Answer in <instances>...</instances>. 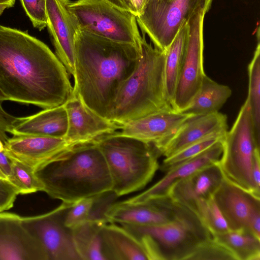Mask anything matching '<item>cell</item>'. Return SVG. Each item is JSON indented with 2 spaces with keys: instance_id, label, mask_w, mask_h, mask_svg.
Here are the masks:
<instances>
[{
  "instance_id": "6da1fadb",
  "label": "cell",
  "mask_w": 260,
  "mask_h": 260,
  "mask_svg": "<svg viewBox=\"0 0 260 260\" xmlns=\"http://www.w3.org/2000/svg\"><path fill=\"white\" fill-rule=\"evenodd\" d=\"M69 74L44 43L0 25V90L8 101L43 109L63 105L73 89Z\"/></svg>"
},
{
  "instance_id": "7a4b0ae2",
  "label": "cell",
  "mask_w": 260,
  "mask_h": 260,
  "mask_svg": "<svg viewBox=\"0 0 260 260\" xmlns=\"http://www.w3.org/2000/svg\"><path fill=\"white\" fill-rule=\"evenodd\" d=\"M140 56L141 48L79 29L75 39L73 91L89 109L110 120L118 92Z\"/></svg>"
},
{
  "instance_id": "3957f363",
  "label": "cell",
  "mask_w": 260,
  "mask_h": 260,
  "mask_svg": "<svg viewBox=\"0 0 260 260\" xmlns=\"http://www.w3.org/2000/svg\"><path fill=\"white\" fill-rule=\"evenodd\" d=\"M43 190L73 204L112 191L105 157L94 141L76 145L35 170Z\"/></svg>"
},
{
  "instance_id": "277c9868",
  "label": "cell",
  "mask_w": 260,
  "mask_h": 260,
  "mask_svg": "<svg viewBox=\"0 0 260 260\" xmlns=\"http://www.w3.org/2000/svg\"><path fill=\"white\" fill-rule=\"evenodd\" d=\"M145 35L142 32L139 63L120 88L110 113V120L122 125L156 112L173 109L165 86L166 51L152 47Z\"/></svg>"
},
{
  "instance_id": "5b68a950",
  "label": "cell",
  "mask_w": 260,
  "mask_h": 260,
  "mask_svg": "<svg viewBox=\"0 0 260 260\" xmlns=\"http://www.w3.org/2000/svg\"><path fill=\"white\" fill-rule=\"evenodd\" d=\"M106 162L112 191L119 197L143 188L159 169L161 155L152 144L121 135L119 132L95 141Z\"/></svg>"
},
{
  "instance_id": "8992f818",
  "label": "cell",
  "mask_w": 260,
  "mask_h": 260,
  "mask_svg": "<svg viewBox=\"0 0 260 260\" xmlns=\"http://www.w3.org/2000/svg\"><path fill=\"white\" fill-rule=\"evenodd\" d=\"M120 225L140 240L149 260H189L200 245L213 238L197 214L179 204L175 217L170 222Z\"/></svg>"
},
{
  "instance_id": "52a82bcc",
  "label": "cell",
  "mask_w": 260,
  "mask_h": 260,
  "mask_svg": "<svg viewBox=\"0 0 260 260\" xmlns=\"http://www.w3.org/2000/svg\"><path fill=\"white\" fill-rule=\"evenodd\" d=\"M222 142L223 151L218 164L224 177L260 197L255 190L252 175L255 152L260 150V145L256 140L247 97Z\"/></svg>"
},
{
  "instance_id": "ba28073f",
  "label": "cell",
  "mask_w": 260,
  "mask_h": 260,
  "mask_svg": "<svg viewBox=\"0 0 260 260\" xmlns=\"http://www.w3.org/2000/svg\"><path fill=\"white\" fill-rule=\"evenodd\" d=\"M68 8L80 29L141 48L136 15L104 0L69 1Z\"/></svg>"
},
{
  "instance_id": "9c48e42d",
  "label": "cell",
  "mask_w": 260,
  "mask_h": 260,
  "mask_svg": "<svg viewBox=\"0 0 260 260\" xmlns=\"http://www.w3.org/2000/svg\"><path fill=\"white\" fill-rule=\"evenodd\" d=\"M207 0H147L138 25L154 47L166 51L183 24L202 10Z\"/></svg>"
},
{
  "instance_id": "30bf717a",
  "label": "cell",
  "mask_w": 260,
  "mask_h": 260,
  "mask_svg": "<svg viewBox=\"0 0 260 260\" xmlns=\"http://www.w3.org/2000/svg\"><path fill=\"white\" fill-rule=\"evenodd\" d=\"M72 205L62 202L47 213L22 217L23 225L42 245L48 260H81L75 248L72 230L64 223L66 213Z\"/></svg>"
},
{
  "instance_id": "8fae6325",
  "label": "cell",
  "mask_w": 260,
  "mask_h": 260,
  "mask_svg": "<svg viewBox=\"0 0 260 260\" xmlns=\"http://www.w3.org/2000/svg\"><path fill=\"white\" fill-rule=\"evenodd\" d=\"M205 10L189 21V32L172 106L177 112L184 110L200 89L204 76L203 23Z\"/></svg>"
},
{
  "instance_id": "7c38bea8",
  "label": "cell",
  "mask_w": 260,
  "mask_h": 260,
  "mask_svg": "<svg viewBox=\"0 0 260 260\" xmlns=\"http://www.w3.org/2000/svg\"><path fill=\"white\" fill-rule=\"evenodd\" d=\"M63 105L68 120L64 138L74 146L94 142L104 136L117 132L123 126L93 112L73 90Z\"/></svg>"
},
{
  "instance_id": "4fadbf2b",
  "label": "cell",
  "mask_w": 260,
  "mask_h": 260,
  "mask_svg": "<svg viewBox=\"0 0 260 260\" xmlns=\"http://www.w3.org/2000/svg\"><path fill=\"white\" fill-rule=\"evenodd\" d=\"M177 207L178 204L168 196L138 203L125 200L112 204L106 210L104 217L107 223L159 224L173 220Z\"/></svg>"
},
{
  "instance_id": "5bb4252c",
  "label": "cell",
  "mask_w": 260,
  "mask_h": 260,
  "mask_svg": "<svg viewBox=\"0 0 260 260\" xmlns=\"http://www.w3.org/2000/svg\"><path fill=\"white\" fill-rule=\"evenodd\" d=\"M0 260H48L42 245L16 214L0 212Z\"/></svg>"
},
{
  "instance_id": "9a60e30c",
  "label": "cell",
  "mask_w": 260,
  "mask_h": 260,
  "mask_svg": "<svg viewBox=\"0 0 260 260\" xmlns=\"http://www.w3.org/2000/svg\"><path fill=\"white\" fill-rule=\"evenodd\" d=\"M69 0H46L47 27L51 36L56 55L67 72L74 73L75 39L79 29L68 8Z\"/></svg>"
},
{
  "instance_id": "2e32d148",
  "label": "cell",
  "mask_w": 260,
  "mask_h": 260,
  "mask_svg": "<svg viewBox=\"0 0 260 260\" xmlns=\"http://www.w3.org/2000/svg\"><path fill=\"white\" fill-rule=\"evenodd\" d=\"M75 146L64 138L38 136H13L5 144V151L10 157L35 170Z\"/></svg>"
},
{
  "instance_id": "e0dca14e",
  "label": "cell",
  "mask_w": 260,
  "mask_h": 260,
  "mask_svg": "<svg viewBox=\"0 0 260 260\" xmlns=\"http://www.w3.org/2000/svg\"><path fill=\"white\" fill-rule=\"evenodd\" d=\"M190 115L173 109L162 110L124 125L119 133L152 144L159 151Z\"/></svg>"
},
{
  "instance_id": "ac0fdd59",
  "label": "cell",
  "mask_w": 260,
  "mask_h": 260,
  "mask_svg": "<svg viewBox=\"0 0 260 260\" xmlns=\"http://www.w3.org/2000/svg\"><path fill=\"white\" fill-rule=\"evenodd\" d=\"M229 230L247 229L252 215L260 210V197L224 177L213 196Z\"/></svg>"
},
{
  "instance_id": "d6986e66",
  "label": "cell",
  "mask_w": 260,
  "mask_h": 260,
  "mask_svg": "<svg viewBox=\"0 0 260 260\" xmlns=\"http://www.w3.org/2000/svg\"><path fill=\"white\" fill-rule=\"evenodd\" d=\"M218 162L178 181L171 186L168 196L175 203L194 212L197 202L213 197L224 178Z\"/></svg>"
},
{
  "instance_id": "ffe728a7",
  "label": "cell",
  "mask_w": 260,
  "mask_h": 260,
  "mask_svg": "<svg viewBox=\"0 0 260 260\" xmlns=\"http://www.w3.org/2000/svg\"><path fill=\"white\" fill-rule=\"evenodd\" d=\"M228 128L226 116L219 112L191 115L159 152L161 155L169 157L212 134L226 132Z\"/></svg>"
},
{
  "instance_id": "44dd1931",
  "label": "cell",
  "mask_w": 260,
  "mask_h": 260,
  "mask_svg": "<svg viewBox=\"0 0 260 260\" xmlns=\"http://www.w3.org/2000/svg\"><path fill=\"white\" fill-rule=\"evenodd\" d=\"M223 140L198 156L166 172V174L150 187L126 201L138 203L168 196L171 186L178 181L207 166L218 162L223 151Z\"/></svg>"
},
{
  "instance_id": "7402d4cb",
  "label": "cell",
  "mask_w": 260,
  "mask_h": 260,
  "mask_svg": "<svg viewBox=\"0 0 260 260\" xmlns=\"http://www.w3.org/2000/svg\"><path fill=\"white\" fill-rule=\"evenodd\" d=\"M68 125L63 105L45 109L35 114L17 117L8 131L13 136H38L64 138Z\"/></svg>"
},
{
  "instance_id": "603a6c76",
  "label": "cell",
  "mask_w": 260,
  "mask_h": 260,
  "mask_svg": "<svg viewBox=\"0 0 260 260\" xmlns=\"http://www.w3.org/2000/svg\"><path fill=\"white\" fill-rule=\"evenodd\" d=\"M101 235L106 260H149L142 243L123 226L106 223Z\"/></svg>"
},
{
  "instance_id": "cb8c5ba5",
  "label": "cell",
  "mask_w": 260,
  "mask_h": 260,
  "mask_svg": "<svg viewBox=\"0 0 260 260\" xmlns=\"http://www.w3.org/2000/svg\"><path fill=\"white\" fill-rule=\"evenodd\" d=\"M232 93L228 86L219 84L205 75L201 87L192 101L181 112L196 115L218 112Z\"/></svg>"
},
{
  "instance_id": "d4e9b609",
  "label": "cell",
  "mask_w": 260,
  "mask_h": 260,
  "mask_svg": "<svg viewBox=\"0 0 260 260\" xmlns=\"http://www.w3.org/2000/svg\"><path fill=\"white\" fill-rule=\"evenodd\" d=\"M105 221L89 219L72 230L76 249L81 260H106L101 230Z\"/></svg>"
},
{
  "instance_id": "484cf974",
  "label": "cell",
  "mask_w": 260,
  "mask_h": 260,
  "mask_svg": "<svg viewBox=\"0 0 260 260\" xmlns=\"http://www.w3.org/2000/svg\"><path fill=\"white\" fill-rule=\"evenodd\" d=\"M189 32V23L186 22L179 30L166 51L165 64V86L167 96L171 105L188 42Z\"/></svg>"
},
{
  "instance_id": "4316f807",
  "label": "cell",
  "mask_w": 260,
  "mask_h": 260,
  "mask_svg": "<svg viewBox=\"0 0 260 260\" xmlns=\"http://www.w3.org/2000/svg\"><path fill=\"white\" fill-rule=\"evenodd\" d=\"M213 238L231 252L235 260H260V238L248 229L229 230Z\"/></svg>"
},
{
  "instance_id": "83f0119b",
  "label": "cell",
  "mask_w": 260,
  "mask_h": 260,
  "mask_svg": "<svg viewBox=\"0 0 260 260\" xmlns=\"http://www.w3.org/2000/svg\"><path fill=\"white\" fill-rule=\"evenodd\" d=\"M257 31V44L253 58L248 67L249 78L248 98L254 134L260 145V44Z\"/></svg>"
},
{
  "instance_id": "f1b7e54d",
  "label": "cell",
  "mask_w": 260,
  "mask_h": 260,
  "mask_svg": "<svg viewBox=\"0 0 260 260\" xmlns=\"http://www.w3.org/2000/svg\"><path fill=\"white\" fill-rule=\"evenodd\" d=\"M226 132H221L212 134L165 157L162 164L159 165V169L166 172L179 164L198 156L215 143L223 140Z\"/></svg>"
},
{
  "instance_id": "f546056e",
  "label": "cell",
  "mask_w": 260,
  "mask_h": 260,
  "mask_svg": "<svg viewBox=\"0 0 260 260\" xmlns=\"http://www.w3.org/2000/svg\"><path fill=\"white\" fill-rule=\"evenodd\" d=\"M194 212L212 236L229 230L226 221L213 197L198 201L196 204Z\"/></svg>"
},
{
  "instance_id": "4dcf8cb0",
  "label": "cell",
  "mask_w": 260,
  "mask_h": 260,
  "mask_svg": "<svg viewBox=\"0 0 260 260\" xmlns=\"http://www.w3.org/2000/svg\"><path fill=\"white\" fill-rule=\"evenodd\" d=\"M11 176L9 181L19 190L21 194L42 191V185L36 176L35 170L30 166L9 157Z\"/></svg>"
},
{
  "instance_id": "1f68e13d",
  "label": "cell",
  "mask_w": 260,
  "mask_h": 260,
  "mask_svg": "<svg viewBox=\"0 0 260 260\" xmlns=\"http://www.w3.org/2000/svg\"><path fill=\"white\" fill-rule=\"evenodd\" d=\"M95 197L84 198L72 204L64 216L67 228L73 230L89 219Z\"/></svg>"
},
{
  "instance_id": "d6a6232c",
  "label": "cell",
  "mask_w": 260,
  "mask_h": 260,
  "mask_svg": "<svg viewBox=\"0 0 260 260\" xmlns=\"http://www.w3.org/2000/svg\"><path fill=\"white\" fill-rule=\"evenodd\" d=\"M235 260L231 252L214 238L200 245L189 260Z\"/></svg>"
},
{
  "instance_id": "836d02e7",
  "label": "cell",
  "mask_w": 260,
  "mask_h": 260,
  "mask_svg": "<svg viewBox=\"0 0 260 260\" xmlns=\"http://www.w3.org/2000/svg\"><path fill=\"white\" fill-rule=\"evenodd\" d=\"M34 27L41 31L47 27L46 0H20Z\"/></svg>"
},
{
  "instance_id": "e575fe53",
  "label": "cell",
  "mask_w": 260,
  "mask_h": 260,
  "mask_svg": "<svg viewBox=\"0 0 260 260\" xmlns=\"http://www.w3.org/2000/svg\"><path fill=\"white\" fill-rule=\"evenodd\" d=\"M19 194V190L12 183L0 176V212L12 208Z\"/></svg>"
},
{
  "instance_id": "d590c367",
  "label": "cell",
  "mask_w": 260,
  "mask_h": 260,
  "mask_svg": "<svg viewBox=\"0 0 260 260\" xmlns=\"http://www.w3.org/2000/svg\"><path fill=\"white\" fill-rule=\"evenodd\" d=\"M6 101H8L7 98L0 90V140L4 144L9 138L7 133H8L17 118L4 110L3 103Z\"/></svg>"
},
{
  "instance_id": "8d00e7d4",
  "label": "cell",
  "mask_w": 260,
  "mask_h": 260,
  "mask_svg": "<svg viewBox=\"0 0 260 260\" xmlns=\"http://www.w3.org/2000/svg\"><path fill=\"white\" fill-rule=\"evenodd\" d=\"M260 150H256L252 167V180L256 192L260 194Z\"/></svg>"
},
{
  "instance_id": "74e56055",
  "label": "cell",
  "mask_w": 260,
  "mask_h": 260,
  "mask_svg": "<svg viewBox=\"0 0 260 260\" xmlns=\"http://www.w3.org/2000/svg\"><path fill=\"white\" fill-rule=\"evenodd\" d=\"M247 229L260 238V210L255 211L249 219Z\"/></svg>"
},
{
  "instance_id": "f35d334b",
  "label": "cell",
  "mask_w": 260,
  "mask_h": 260,
  "mask_svg": "<svg viewBox=\"0 0 260 260\" xmlns=\"http://www.w3.org/2000/svg\"><path fill=\"white\" fill-rule=\"evenodd\" d=\"M112 5L135 14L132 0H104Z\"/></svg>"
},
{
  "instance_id": "ab89813d",
  "label": "cell",
  "mask_w": 260,
  "mask_h": 260,
  "mask_svg": "<svg viewBox=\"0 0 260 260\" xmlns=\"http://www.w3.org/2000/svg\"><path fill=\"white\" fill-rule=\"evenodd\" d=\"M136 17L142 12L147 0H132Z\"/></svg>"
},
{
  "instance_id": "60d3db41",
  "label": "cell",
  "mask_w": 260,
  "mask_h": 260,
  "mask_svg": "<svg viewBox=\"0 0 260 260\" xmlns=\"http://www.w3.org/2000/svg\"><path fill=\"white\" fill-rule=\"evenodd\" d=\"M16 0H0V4L8 5L10 8L14 6Z\"/></svg>"
},
{
  "instance_id": "b9f144b4",
  "label": "cell",
  "mask_w": 260,
  "mask_h": 260,
  "mask_svg": "<svg viewBox=\"0 0 260 260\" xmlns=\"http://www.w3.org/2000/svg\"><path fill=\"white\" fill-rule=\"evenodd\" d=\"M212 1L213 0H207L205 9V13H207L208 12V11L209 10L210 7L211 6V4H212Z\"/></svg>"
},
{
  "instance_id": "7bdbcfd3",
  "label": "cell",
  "mask_w": 260,
  "mask_h": 260,
  "mask_svg": "<svg viewBox=\"0 0 260 260\" xmlns=\"http://www.w3.org/2000/svg\"><path fill=\"white\" fill-rule=\"evenodd\" d=\"M10 7L8 5L0 4V16L3 13L6 9L9 8Z\"/></svg>"
},
{
  "instance_id": "ee69618b",
  "label": "cell",
  "mask_w": 260,
  "mask_h": 260,
  "mask_svg": "<svg viewBox=\"0 0 260 260\" xmlns=\"http://www.w3.org/2000/svg\"><path fill=\"white\" fill-rule=\"evenodd\" d=\"M0 176L4 178H6V179H7V177H6V176L5 175V174L3 173V172L0 169Z\"/></svg>"
}]
</instances>
